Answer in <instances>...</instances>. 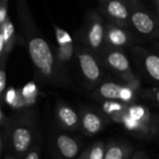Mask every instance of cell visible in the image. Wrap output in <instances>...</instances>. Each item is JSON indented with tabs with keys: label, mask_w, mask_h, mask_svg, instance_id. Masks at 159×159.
I'll return each mask as SVG.
<instances>
[{
	"label": "cell",
	"mask_w": 159,
	"mask_h": 159,
	"mask_svg": "<svg viewBox=\"0 0 159 159\" xmlns=\"http://www.w3.org/2000/svg\"><path fill=\"white\" fill-rule=\"evenodd\" d=\"M130 25L141 35L148 38L159 35V21L150 12L140 5L130 7Z\"/></svg>",
	"instance_id": "6"
},
{
	"label": "cell",
	"mask_w": 159,
	"mask_h": 159,
	"mask_svg": "<svg viewBox=\"0 0 159 159\" xmlns=\"http://www.w3.org/2000/svg\"><path fill=\"white\" fill-rule=\"evenodd\" d=\"M127 114L132 119L145 124H151V114L147 107L139 104H129Z\"/></svg>",
	"instance_id": "18"
},
{
	"label": "cell",
	"mask_w": 159,
	"mask_h": 159,
	"mask_svg": "<svg viewBox=\"0 0 159 159\" xmlns=\"http://www.w3.org/2000/svg\"><path fill=\"white\" fill-rule=\"evenodd\" d=\"M131 153L132 149L129 144L112 142L106 145L104 159H129Z\"/></svg>",
	"instance_id": "16"
},
{
	"label": "cell",
	"mask_w": 159,
	"mask_h": 159,
	"mask_svg": "<svg viewBox=\"0 0 159 159\" xmlns=\"http://www.w3.org/2000/svg\"><path fill=\"white\" fill-rule=\"evenodd\" d=\"M106 145L102 142H97L89 149V159H104Z\"/></svg>",
	"instance_id": "21"
},
{
	"label": "cell",
	"mask_w": 159,
	"mask_h": 159,
	"mask_svg": "<svg viewBox=\"0 0 159 159\" xmlns=\"http://www.w3.org/2000/svg\"><path fill=\"white\" fill-rule=\"evenodd\" d=\"M53 27H54V30H55L56 41H57L58 46H63V45L70 44V43L74 42V40L70 36V34L64 29L59 27L55 23H53Z\"/></svg>",
	"instance_id": "22"
},
{
	"label": "cell",
	"mask_w": 159,
	"mask_h": 159,
	"mask_svg": "<svg viewBox=\"0 0 159 159\" xmlns=\"http://www.w3.org/2000/svg\"><path fill=\"white\" fill-rule=\"evenodd\" d=\"M124 84L114 81H102L98 85L93 92V95L101 101H118L120 102L121 89Z\"/></svg>",
	"instance_id": "14"
},
{
	"label": "cell",
	"mask_w": 159,
	"mask_h": 159,
	"mask_svg": "<svg viewBox=\"0 0 159 159\" xmlns=\"http://www.w3.org/2000/svg\"><path fill=\"white\" fill-rule=\"evenodd\" d=\"M106 42L107 46L124 49L136 46V37L128 27L116 25L113 22L106 23Z\"/></svg>",
	"instance_id": "9"
},
{
	"label": "cell",
	"mask_w": 159,
	"mask_h": 159,
	"mask_svg": "<svg viewBox=\"0 0 159 159\" xmlns=\"http://www.w3.org/2000/svg\"><path fill=\"white\" fill-rule=\"evenodd\" d=\"M129 108V104L118 101H105L102 103V109L104 115H107L113 121L120 123L126 115Z\"/></svg>",
	"instance_id": "15"
},
{
	"label": "cell",
	"mask_w": 159,
	"mask_h": 159,
	"mask_svg": "<svg viewBox=\"0 0 159 159\" xmlns=\"http://www.w3.org/2000/svg\"><path fill=\"white\" fill-rule=\"evenodd\" d=\"M130 7L124 0H103L101 1V13L110 22L116 25L130 26Z\"/></svg>",
	"instance_id": "7"
},
{
	"label": "cell",
	"mask_w": 159,
	"mask_h": 159,
	"mask_svg": "<svg viewBox=\"0 0 159 159\" xmlns=\"http://www.w3.org/2000/svg\"><path fill=\"white\" fill-rule=\"evenodd\" d=\"M7 3L8 2H0V24L4 23L9 17L7 12Z\"/></svg>",
	"instance_id": "26"
},
{
	"label": "cell",
	"mask_w": 159,
	"mask_h": 159,
	"mask_svg": "<svg viewBox=\"0 0 159 159\" xmlns=\"http://www.w3.org/2000/svg\"><path fill=\"white\" fill-rule=\"evenodd\" d=\"M105 126L104 117L98 112L85 109L80 116V128L88 136H95L99 134Z\"/></svg>",
	"instance_id": "12"
},
{
	"label": "cell",
	"mask_w": 159,
	"mask_h": 159,
	"mask_svg": "<svg viewBox=\"0 0 159 159\" xmlns=\"http://www.w3.org/2000/svg\"><path fill=\"white\" fill-rule=\"evenodd\" d=\"M100 57L104 64L123 80L124 84L129 86L135 91L140 89L141 80L133 72L129 59L124 49L107 46Z\"/></svg>",
	"instance_id": "4"
},
{
	"label": "cell",
	"mask_w": 159,
	"mask_h": 159,
	"mask_svg": "<svg viewBox=\"0 0 159 159\" xmlns=\"http://www.w3.org/2000/svg\"><path fill=\"white\" fill-rule=\"evenodd\" d=\"M106 23L102 14L97 10H90L86 17L84 25L79 30L76 39L99 56L107 47Z\"/></svg>",
	"instance_id": "3"
},
{
	"label": "cell",
	"mask_w": 159,
	"mask_h": 159,
	"mask_svg": "<svg viewBox=\"0 0 159 159\" xmlns=\"http://www.w3.org/2000/svg\"><path fill=\"white\" fill-rule=\"evenodd\" d=\"M101 1H103V0H100V2H101Z\"/></svg>",
	"instance_id": "35"
},
{
	"label": "cell",
	"mask_w": 159,
	"mask_h": 159,
	"mask_svg": "<svg viewBox=\"0 0 159 159\" xmlns=\"http://www.w3.org/2000/svg\"><path fill=\"white\" fill-rule=\"evenodd\" d=\"M0 2H8V0H0Z\"/></svg>",
	"instance_id": "34"
},
{
	"label": "cell",
	"mask_w": 159,
	"mask_h": 159,
	"mask_svg": "<svg viewBox=\"0 0 159 159\" xmlns=\"http://www.w3.org/2000/svg\"><path fill=\"white\" fill-rule=\"evenodd\" d=\"M5 135L1 137V151H4V146L8 149V154L18 159L22 158L36 144L34 143L36 136L35 119L34 113L25 111L8 118L5 127Z\"/></svg>",
	"instance_id": "2"
},
{
	"label": "cell",
	"mask_w": 159,
	"mask_h": 159,
	"mask_svg": "<svg viewBox=\"0 0 159 159\" xmlns=\"http://www.w3.org/2000/svg\"><path fill=\"white\" fill-rule=\"evenodd\" d=\"M135 93L136 91L131 89L129 86L124 84L123 88L121 89V94H120V102L124 103H131L135 100Z\"/></svg>",
	"instance_id": "24"
},
{
	"label": "cell",
	"mask_w": 159,
	"mask_h": 159,
	"mask_svg": "<svg viewBox=\"0 0 159 159\" xmlns=\"http://www.w3.org/2000/svg\"><path fill=\"white\" fill-rule=\"evenodd\" d=\"M16 2L22 38L38 79L50 85H68L70 80L65 66L60 62L55 49L40 34L26 0Z\"/></svg>",
	"instance_id": "1"
},
{
	"label": "cell",
	"mask_w": 159,
	"mask_h": 159,
	"mask_svg": "<svg viewBox=\"0 0 159 159\" xmlns=\"http://www.w3.org/2000/svg\"><path fill=\"white\" fill-rule=\"evenodd\" d=\"M131 52L138 66L155 82L159 83V54L139 45L131 48Z\"/></svg>",
	"instance_id": "8"
},
{
	"label": "cell",
	"mask_w": 159,
	"mask_h": 159,
	"mask_svg": "<svg viewBox=\"0 0 159 159\" xmlns=\"http://www.w3.org/2000/svg\"><path fill=\"white\" fill-rule=\"evenodd\" d=\"M75 59L80 73L89 87H97L102 82L103 70L98 54L85 46L76 45Z\"/></svg>",
	"instance_id": "5"
},
{
	"label": "cell",
	"mask_w": 159,
	"mask_h": 159,
	"mask_svg": "<svg viewBox=\"0 0 159 159\" xmlns=\"http://www.w3.org/2000/svg\"><path fill=\"white\" fill-rule=\"evenodd\" d=\"M55 49L56 56L62 65H66L68 62H70L75 57V51H76V45L75 42L66 44L63 46H58Z\"/></svg>",
	"instance_id": "19"
},
{
	"label": "cell",
	"mask_w": 159,
	"mask_h": 159,
	"mask_svg": "<svg viewBox=\"0 0 159 159\" xmlns=\"http://www.w3.org/2000/svg\"><path fill=\"white\" fill-rule=\"evenodd\" d=\"M7 72L6 64H0V96L1 101L3 102L5 93L7 91Z\"/></svg>",
	"instance_id": "25"
},
{
	"label": "cell",
	"mask_w": 159,
	"mask_h": 159,
	"mask_svg": "<svg viewBox=\"0 0 159 159\" xmlns=\"http://www.w3.org/2000/svg\"><path fill=\"white\" fill-rule=\"evenodd\" d=\"M121 124L129 131H131L135 134L142 135V136L143 135H149L152 131L151 124H145V123L138 122V121L132 119L131 117H129L127 113L124 116V117L121 121Z\"/></svg>",
	"instance_id": "17"
},
{
	"label": "cell",
	"mask_w": 159,
	"mask_h": 159,
	"mask_svg": "<svg viewBox=\"0 0 159 159\" xmlns=\"http://www.w3.org/2000/svg\"><path fill=\"white\" fill-rule=\"evenodd\" d=\"M126 1L129 5L130 6H137V5H140V0H124Z\"/></svg>",
	"instance_id": "30"
},
{
	"label": "cell",
	"mask_w": 159,
	"mask_h": 159,
	"mask_svg": "<svg viewBox=\"0 0 159 159\" xmlns=\"http://www.w3.org/2000/svg\"><path fill=\"white\" fill-rule=\"evenodd\" d=\"M129 159H148V158H147V156H146L143 152H142V151H138V152L134 153Z\"/></svg>",
	"instance_id": "29"
},
{
	"label": "cell",
	"mask_w": 159,
	"mask_h": 159,
	"mask_svg": "<svg viewBox=\"0 0 159 159\" xmlns=\"http://www.w3.org/2000/svg\"><path fill=\"white\" fill-rule=\"evenodd\" d=\"M157 12H158L159 16V0H157Z\"/></svg>",
	"instance_id": "33"
},
{
	"label": "cell",
	"mask_w": 159,
	"mask_h": 159,
	"mask_svg": "<svg viewBox=\"0 0 159 159\" xmlns=\"http://www.w3.org/2000/svg\"><path fill=\"white\" fill-rule=\"evenodd\" d=\"M158 38H159V35H158Z\"/></svg>",
	"instance_id": "36"
},
{
	"label": "cell",
	"mask_w": 159,
	"mask_h": 159,
	"mask_svg": "<svg viewBox=\"0 0 159 159\" xmlns=\"http://www.w3.org/2000/svg\"><path fill=\"white\" fill-rule=\"evenodd\" d=\"M54 150L58 158L74 159L80 153V144L72 136L59 132L54 139Z\"/></svg>",
	"instance_id": "10"
},
{
	"label": "cell",
	"mask_w": 159,
	"mask_h": 159,
	"mask_svg": "<svg viewBox=\"0 0 159 159\" xmlns=\"http://www.w3.org/2000/svg\"><path fill=\"white\" fill-rule=\"evenodd\" d=\"M22 98L25 100L27 107H30L32 104H34L36 102L37 94H38V89L34 82H29L26 85L23 86V88L20 90Z\"/></svg>",
	"instance_id": "20"
},
{
	"label": "cell",
	"mask_w": 159,
	"mask_h": 159,
	"mask_svg": "<svg viewBox=\"0 0 159 159\" xmlns=\"http://www.w3.org/2000/svg\"><path fill=\"white\" fill-rule=\"evenodd\" d=\"M56 118L61 128L67 130H76L80 127V116L70 105L58 102L56 105Z\"/></svg>",
	"instance_id": "13"
},
{
	"label": "cell",
	"mask_w": 159,
	"mask_h": 159,
	"mask_svg": "<svg viewBox=\"0 0 159 159\" xmlns=\"http://www.w3.org/2000/svg\"><path fill=\"white\" fill-rule=\"evenodd\" d=\"M143 94H144V96H147L148 98H150L156 103L159 104V89L145 90V91H143Z\"/></svg>",
	"instance_id": "28"
},
{
	"label": "cell",
	"mask_w": 159,
	"mask_h": 159,
	"mask_svg": "<svg viewBox=\"0 0 159 159\" xmlns=\"http://www.w3.org/2000/svg\"><path fill=\"white\" fill-rule=\"evenodd\" d=\"M17 35L14 24L8 17L0 24V64H6L8 54L16 45Z\"/></svg>",
	"instance_id": "11"
},
{
	"label": "cell",
	"mask_w": 159,
	"mask_h": 159,
	"mask_svg": "<svg viewBox=\"0 0 159 159\" xmlns=\"http://www.w3.org/2000/svg\"><path fill=\"white\" fill-rule=\"evenodd\" d=\"M20 98V90H17V89H15L13 88H9V89H7L3 101L5 100L6 102H7V104H8L10 107L16 108L17 103H18Z\"/></svg>",
	"instance_id": "23"
},
{
	"label": "cell",
	"mask_w": 159,
	"mask_h": 159,
	"mask_svg": "<svg viewBox=\"0 0 159 159\" xmlns=\"http://www.w3.org/2000/svg\"><path fill=\"white\" fill-rule=\"evenodd\" d=\"M23 159H40V148L35 144L23 157Z\"/></svg>",
	"instance_id": "27"
},
{
	"label": "cell",
	"mask_w": 159,
	"mask_h": 159,
	"mask_svg": "<svg viewBox=\"0 0 159 159\" xmlns=\"http://www.w3.org/2000/svg\"><path fill=\"white\" fill-rule=\"evenodd\" d=\"M78 159H89V153H88V150L83 152V154L79 157Z\"/></svg>",
	"instance_id": "31"
},
{
	"label": "cell",
	"mask_w": 159,
	"mask_h": 159,
	"mask_svg": "<svg viewBox=\"0 0 159 159\" xmlns=\"http://www.w3.org/2000/svg\"><path fill=\"white\" fill-rule=\"evenodd\" d=\"M5 159H18L17 157H13L12 155H9V154H7V156H6V157Z\"/></svg>",
	"instance_id": "32"
}]
</instances>
